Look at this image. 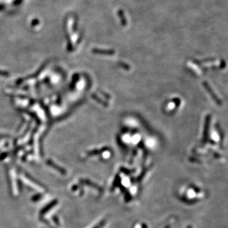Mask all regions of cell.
Wrapping results in <instances>:
<instances>
[{
	"instance_id": "cell-3",
	"label": "cell",
	"mask_w": 228,
	"mask_h": 228,
	"mask_svg": "<svg viewBox=\"0 0 228 228\" xmlns=\"http://www.w3.org/2000/svg\"><path fill=\"white\" fill-rule=\"evenodd\" d=\"M53 220H54V221H55V224H56L57 225H59V220H58L57 217H55V216H54L53 217Z\"/></svg>"
},
{
	"instance_id": "cell-1",
	"label": "cell",
	"mask_w": 228,
	"mask_h": 228,
	"mask_svg": "<svg viewBox=\"0 0 228 228\" xmlns=\"http://www.w3.org/2000/svg\"><path fill=\"white\" fill-rule=\"evenodd\" d=\"M58 203V201L56 200H55L52 201V202H50V203L48 204V205L44 207V208L40 211V214H41V215H43V214H46V212H48L49 210H50L52 209L53 207H55L56 204Z\"/></svg>"
},
{
	"instance_id": "cell-2",
	"label": "cell",
	"mask_w": 228,
	"mask_h": 228,
	"mask_svg": "<svg viewBox=\"0 0 228 228\" xmlns=\"http://www.w3.org/2000/svg\"><path fill=\"white\" fill-rule=\"evenodd\" d=\"M41 195H39V194H37V195H36L32 197V200L34 202H36V201L39 200L41 198Z\"/></svg>"
}]
</instances>
